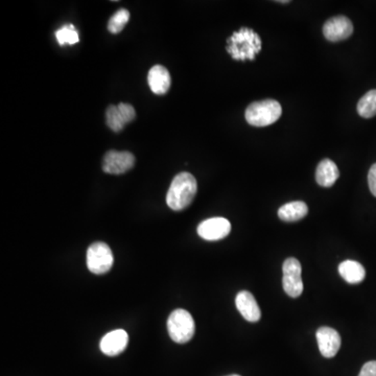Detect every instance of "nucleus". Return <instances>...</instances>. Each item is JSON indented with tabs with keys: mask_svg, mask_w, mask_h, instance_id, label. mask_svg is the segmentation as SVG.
<instances>
[{
	"mask_svg": "<svg viewBox=\"0 0 376 376\" xmlns=\"http://www.w3.org/2000/svg\"><path fill=\"white\" fill-rule=\"evenodd\" d=\"M357 112L364 118H371L376 115V89L370 90L359 100Z\"/></svg>",
	"mask_w": 376,
	"mask_h": 376,
	"instance_id": "a211bd4d",
	"label": "nucleus"
},
{
	"mask_svg": "<svg viewBox=\"0 0 376 376\" xmlns=\"http://www.w3.org/2000/svg\"><path fill=\"white\" fill-rule=\"evenodd\" d=\"M318 346H319L320 352L326 359H332L337 355L341 348V337L339 332L334 328H320L317 330Z\"/></svg>",
	"mask_w": 376,
	"mask_h": 376,
	"instance_id": "9b49d317",
	"label": "nucleus"
},
{
	"mask_svg": "<svg viewBox=\"0 0 376 376\" xmlns=\"http://www.w3.org/2000/svg\"><path fill=\"white\" fill-rule=\"evenodd\" d=\"M231 232V224L225 217H213L198 226V234L205 240H223Z\"/></svg>",
	"mask_w": 376,
	"mask_h": 376,
	"instance_id": "1a4fd4ad",
	"label": "nucleus"
},
{
	"mask_svg": "<svg viewBox=\"0 0 376 376\" xmlns=\"http://www.w3.org/2000/svg\"><path fill=\"white\" fill-rule=\"evenodd\" d=\"M129 20H130V12L125 9L118 10L109 20V32L112 34H118L125 28Z\"/></svg>",
	"mask_w": 376,
	"mask_h": 376,
	"instance_id": "aec40b11",
	"label": "nucleus"
},
{
	"mask_svg": "<svg viewBox=\"0 0 376 376\" xmlns=\"http://www.w3.org/2000/svg\"><path fill=\"white\" fill-rule=\"evenodd\" d=\"M283 114L281 105L275 100H265L252 102L246 110V120L254 127L273 125Z\"/></svg>",
	"mask_w": 376,
	"mask_h": 376,
	"instance_id": "7ed1b4c3",
	"label": "nucleus"
},
{
	"mask_svg": "<svg viewBox=\"0 0 376 376\" xmlns=\"http://www.w3.org/2000/svg\"><path fill=\"white\" fill-rule=\"evenodd\" d=\"M307 213V205L302 201H295V202L287 203L281 206L278 211V217L281 221L293 223V222L303 219Z\"/></svg>",
	"mask_w": 376,
	"mask_h": 376,
	"instance_id": "f3484780",
	"label": "nucleus"
},
{
	"mask_svg": "<svg viewBox=\"0 0 376 376\" xmlns=\"http://www.w3.org/2000/svg\"><path fill=\"white\" fill-rule=\"evenodd\" d=\"M198 193V183L190 172L177 174L166 195V204L172 211H181L192 204Z\"/></svg>",
	"mask_w": 376,
	"mask_h": 376,
	"instance_id": "f257e3e1",
	"label": "nucleus"
},
{
	"mask_svg": "<svg viewBox=\"0 0 376 376\" xmlns=\"http://www.w3.org/2000/svg\"><path fill=\"white\" fill-rule=\"evenodd\" d=\"M283 289L287 296L298 298L303 293V281H302L301 264L294 258H287L283 267Z\"/></svg>",
	"mask_w": 376,
	"mask_h": 376,
	"instance_id": "423d86ee",
	"label": "nucleus"
},
{
	"mask_svg": "<svg viewBox=\"0 0 376 376\" xmlns=\"http://www.w3.org/2000/svg\"><path fill=\"white\" fill-rule=\"evenodd\" d=\"M129 336L123 330H115L102 337L100 348L108 357H116L125 350L128 346Z\"/></svg>",
	"mask_w": 376,
	"mask_h": 376,
	"instance_id": "f8f14e48",
	"label": "nucleus"
},
{
	"mask_svg": "<svg viewBox=\"0 0 376 376\" xmlns=\"http://www.w3.org/2000/svg\"><path fill=\"white\" fill-rule=\"evenodd\" d=\"M339 273L346 283L357 285L365 279V268L355 260H345L339 266Z\"/></svg>",
	"mask_w": 376,
	"mask_h": 376,
	"instance_id": "dca6fc26",
	"label": "nucleus"
},
{
	"mask_svg": "<svg viewBox=\"0 0 376 376\" xmlns=\"http://www.w3.org/2000/svg\"><path fill=\"white\" fill-rule=\"evenodd\" d=\"M235 305L244 319L251 323H256L262 318L260 306L250 292H240L235 298Z\"/></svg>",
	"mask_w": 376,
	"mask_h": 376,
	"instance_id": "ddd939ff",
	"label": "nucleus"
},
{
	"mask_svg": "<svg viewBox=\"0 0 376 376\" xmlns=\"http://www.w3.org/2000/svg\"><path fill=\"white\" fill-rule=\"evenodd\" d=\"M114 256L112 250L105 242L92 244L87 250V268L96 275L106 274L112 269Z\"/></svg>",
	"mask_w": 376,
	"mask_h": 376,
	"instance_id": "39448f33",
	"label": "nucleus"
},
{
	"mask_svg": "<svg viewBox=\"0 0 376 376\" xmlns=\"http://www.w3.org/2000/svg\"><path fill=\"white\" fill-rule=\"evenodd\" d=\"M359 376H376V361L366 363L361 368Z\"/></svg>",
	"mask_w": 376,
	"mask_h": 376,
	"instance_id": "4be33fe9",
	"label": "nucleus"
},
{
	"mask_svg": "<svg viewBox=\"0 0 376 376\" xmlns=\"http://www.w3.org/2000/svg\"><path fill=\"white\" fill-rule=\"evenodd\" d=\"M136 117V111L130 104L111 105L106 111V123L113 132H121L125 125L132 123Z\"/></svg>",
	"mask_w": 376,
	"mask_h": 376,
	"instance_id": "0eeeda50",
	"label": "nucleus"
},
{
	"mask_svg": "<svg viewBox=\"0 0 376 376\" xmlns=\"http://www.w3.org/2000/svg\"><path fill=\"white\" fill-rule=\"evenodd\" d=\"M135 157L130 152L109 151L102 160V170L106 174H123L132 170Z\"/></svg>",
	"mask_w": 376,
	"mask_h": 376,
	"instance_id": "6e6552de",
	"label": "nucleus"
},
{
	"mask_svg": "<svg viewBox=\"0 0 376 376\" xmlns=\"http://www.w3.org/2000/svg\"><path fill=\"white\" fill-rule=\"evenodd\" d=\"M353 24L350 19L345 16H337L330 18L323 26V34L328 41L339 42L346 40L352 35Z\"/></svg>",
	"mask_w": 376,
	"mask_h": 376,
	"instance_id": "9d476101",
	"label": "nucleus"
},
{
	"mask_svg": "<svg viewBox=\"0 0 376 376\" xmlns=\"http://www.w3.org/2000/svg\"><path fill=\"white\" fill-rule=\"evenodd\" d=\"M262 49V40L251 28H242L228 39L227 51L231 57L240 61L254 60Z\"/></svg>",
	"mask_w": 376,
	"mask_h": 376,
	"instance_id": "f03ea898",
	"label": "nucleus"
},
{
	"mask_svg": "<svg viewBox=\"0 0 376 376\" xmlns=\"http://www.w3.org/2000/svg\"><path fill=\"white\" fill-rule=\"evenodd\" d=\"M228 376H240V375H238V374H232V375H228Z\"/></svg>",
	"mask_w": 376,
	"mask_h": 376,
	"instance_id": "5701e85b",
	"label": "nucleus"
},
{
	"mask_svg": "<svg viewBox=\"0 0 376 376\" xmlns=\"http://www.w3.org/2000/svg\"><path fill=\"white\" fill-rule=\"evenodd\" d=\"M168 330L174 342L178 344L190 342L196 332L194 318L187 310L178 308L168 317Z\"/></svg>",
	"mask_w": 376,
	"mask_h": 376,
	"instance_id": "20e7f679",
	"label": "nucleus"
},
{
	"mask_svg": "<svg viewBox=\"0 0 376 376\" xmlns=\"http://www.w3.org/2000/svg\"><path fill=\"white\" fill-rule=\"evenodd\" d=\"M340 177L338 166L330 159H324L320 162L316 172V181L322 187H332Z\"/></svg>",
	"mask_w": 376,
	"mask_h": 376,
	"instance_id": "2eb2a0df",
	"label": "nucleus"
},
{
	"mask_svg": "<svg viewBox=\"0 0 376 376\" xmlns=\"http://www.w3.org/2000/svg\"><path fill=\"white\" fill-rule=\"evenodd\" d=\"M368 184H369L370 192L376 198V163L370 168L368 174Z\"/></svg>",
	"mask_w": 376,
	"mask_h": 376,
	"instance_id": "412c9836",
	"label": "nucleus"
},
{
	"mask_svg": "<svg viewBox=\"0 0 376 376\" xmlns=\"http://www.w3.org/2000/svg\"><path fill=\"white\" fill-rule=\"evenodd\" d=\"M55 38L62 46L66 44L73 45L80 41L79 33L75 30L73 24H67L57 30L55 33Z\"/></svg>",
	"mask_w": 376,
	"mask_h": 376,
	"instance_id": "6ab92c4d",
	"label": "nucleus"
},
{
	"mask_svg": "<svg viewBox=\"0 0 376 376\" xmlns=\"http://www.w3.org/2000/svg\"><path fill=\"white\" fill-rule=\"evenodd\" d=\"M147 83L154 93L157 96H164L168 93L172 85V78L165 67L162 65H155L149 71Z\"/></svg>",
	"mask_w": 376,
	"mask_h": 376,
	"instance_id": "4468645a",
	"label": "nucleus"
}]
</instances>
